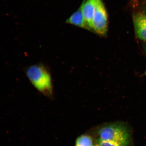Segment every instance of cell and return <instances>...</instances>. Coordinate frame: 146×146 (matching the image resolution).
Masks as SVG:
<instances>
[{
    "instance_id": "30bf717a",
    "label": "cell",
    "mask_w": 146,
    "mask_h": 146,
    "mask_svg": "<svg viewBox=\"0 0 146 146\" xmlns=\"http://www.w3.org/2000/svg\"><path fill=\"white\" fill-rule=\"evenodd\" d=\"M93 146H100L99 145H98V144H96V145H93Z\"/></svg>"
},
{
    "instance_id": "9c48e42d",
    "label": "cell",
    "mask_w": 146,
    "mask_h": 146,
    "mask_svg": "<svg viewBox=\"0 0 146 146\" xmlns=\"http://www.w3.org/2000/svg\"><path fill=\"white\" fill-rule=\"evenodd\" d=\"M139 0H131V4L133 7H136L138 5Z\"/></svg>"
},
{
    "instance_id": "8fae6325",
    "label": "cell",
    "mask_w": 146,
    "mask_h": 146,
    "mask_svg": "<svg viewBox=\"0 0 146 146\" xmlns=\"http://www.w3.org/2000/svg\"></svg>"
},
{
    "instance_id": "ba28073f",
    "label": "cell",
    "mask_w": 146,
    "mask_h": 146,
    "mask_svg": "<svg viewBox=\"0 0 146 146\" xmlns=\"http://www.w3.org/2000/svg\"><path fill=\"white\" fill-rule=\"evenodd\" d=\"M97 143L100 146H123L117 143L110 141H102L98 139L97 141Z\"/></svg>"
},
{
    "instance_id": "8992f818",
    "label": "cell",
    "mask_w": 146,
    "mask_h": 146,
    "mask_svg": "<svg viewBox=\"0 0 146 146\" xmlns=\"http://www.w3.org/2000/svg\"><path fill=\"white\" fill-rule=\"evenodd\" d=\"M66 23L70 24L78 27L87 30V26L84 18L81 5L75 12L66 21Z\"/></svg>"
},
{
    "instance_id": "7a4b0ae2",
    "label": "cell",
    "mask_w": 146,
    "mask_h": 146,
    "mask_svg": "<svg viewBox=\"0 0 146 146\" xmlns=\"http://www.w3.org/2000/svg\"><path fill=\"white\" fill-rule=\"evenodd\" d=\"M102 141H110L123 146H129L131 133L127 124L121 122L110 123L104 125L98 131Z\"/></svg>"
},
{
    "instance_id": "277c9868",
    "label": "cell",
    "mask_w": 146,
    "mask_h": 146,
    "mask_svg": "<svg viewBox=\"0 0 146 146\" xmlns=\"http://www.w3.org/2000/svg\"><path fill=\"white\" fill-rule=\"evenodd\" d=\"M99 0H84L81 5L84 18L87 30L91 31L92 21Z\"/></svg>"
},
{
    "instance_id": "3957f363",
    "label": "cell",
    "mask_w": 146,
    "mask_h": 146,
    "mask_svg": "<svg viewBox=\"0 0 146 146\" xmlns=\"http://www.w3.org/2000/svg\"><path fill=\"white\" fill-rule=\"evenodd\" d=\"M108 29V16L102 0L97 4L91 26V32L100 36H105Z\"/></svg>"
},
{
    "instance_id": "52a82bcc",
    "label": "cell",
    "mask_w": 146,
    "mask_h": 146,
    "mask_svg": "<svg viewBox=\"0 0 146 146\" xmlns=\"http://www.w3.org/2000/svg\"><path fill=\"white\" fill-rule=\"evenodd\" d=\"M93 142L91 136L82 135L79 136L76 142V146H93Z\"/></svg>"
},
{
    "instance_id": "6da1fadb",
    "label": "cell",
    "mask_w": 146,
    "mask_h": 146,
    "mask_svg": "<svg viewBox=\"0 0 146 146\" xmlns=\"http://www.w3.org/2000/svg\"><path fill=\"white\" fill-rule=\"evenodd\" d=\"M31 84L41 94L49 98L54 94L52 76L46 65L38 63L27 67L25 70Z\"/></svg>"
},
{
    "instance_id": "5b68a950",
    "label": "cell",
    "mask_w": 146,
    "mask_h": 146,
    "mask_svg": "<svg viewBox=\"0 0 146 146\" xmlns=\"http://www.w3.org/2000/svg\"><path fill=\"white\" fill-rule=\"evenodd\" d=\"M133 23L136 36L146 41V13L137 12L133 16Z\"/></svg>"
}]
</instances>
